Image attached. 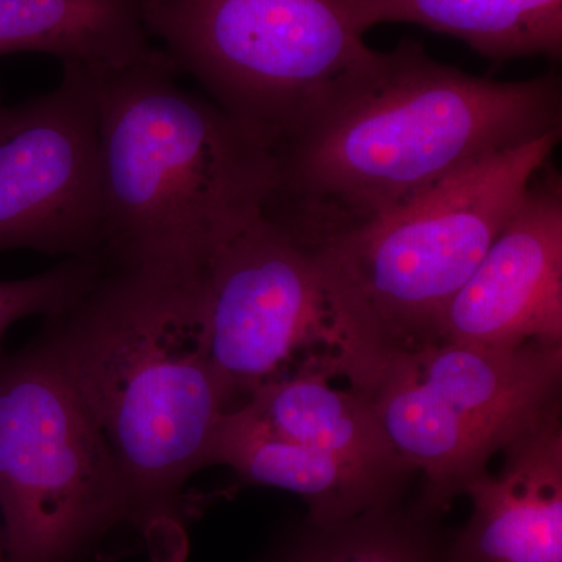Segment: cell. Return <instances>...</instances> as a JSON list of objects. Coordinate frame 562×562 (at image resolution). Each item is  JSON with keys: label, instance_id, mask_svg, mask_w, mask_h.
<instances>
[{"label": "cell", "instance_id": "obj_4", "mask_svg": "<svg viewBox=\"0 0 562 562\" xmlns=\"http://www.w3.org/2000/svg\"><path fill=\"white\" fill-rule=\"evenodd\" d=\"M561 135L472 162L316 250L339 375L350 387L368 392L392 358L439 342L454 295L519 209Z\"/></svg>", "mask_w": 562, "mask_h": 562}, {"label": "cell", "instance_id": "obj_9", "mask_svg": "<svg viewBox=\"0 0 562 562\" xmlns=\"http://www.w3.org/2000/svg\"><path fill=\"white\" fill-rule=\"evenodd\" d=\"M203 325L228 412L301 369H327L341 379L316 251L265 213L203 268Z\"/></svg>", "mask_w": 562, "mask_h": 562}, {"label": "cell", "instance_id": "obj_8", "mask_svg": "<svg viewBox=\"0 0 562 562\" xmlns=\"http://www.w3.org/2000/svg\"><path fill=\"white\" fill-rule=\"evenodd\" d=\"M335 379L306 368L251 392L222 417L209 465L299 495L316 522L405 501L416 472L395 452L368 395L333 386Z\"/></svg>", "mask_w": 562, "mask_h": 562}, {"label": "cell", "instance_id": "obj_17", "mask_svg": "<svg viewBox=\"0 0 562 562\" xmlns=\"http://www.w3.org/2000/svg\"><path fill=\"white\" fill-rule=\"evenodd\" d=\"M0 562H5V549H3L2 525H0Z\"/></svg>", "mask_w": 562, "mask_h": 562}, {"label": "cell", "instance_id": "obj_10", "mask_svg": "<svg viewBox=\"0 0 562 562\" xmlns=\"http://www.w3.org/2000/svg\"><path fill=\"white\" fill-rule=\"evenodd\" d=\"M10 250L102 255L94 74L79 63H63L54 90L0 110V254Z\"/></svg>", "mask_w": 562, "mask_h": 562}, {"label": "cell", "instance_id": "obj_5", "mask_svg": "<svg viewBox=\"0 0 562 562\" xmlns=\"http://www.w3.org/2000/svg\"><path fill=\"white\" fill-rule=\"evenodd\" d=\"M173 70L273 147L371 54L353 0H143Z\"/></svg>", "mask_w": 562, "mask_h": 562}, {"label": "cell", "instance_id": "obj_7", "mask_svg": "<svg viewBox=\"0 0 562 562\" xmlns=\"http://www.w3.org/2000/svg\"><path fill=\"white\" fill-rule=\"evenodd\" d=\"M561 387L562 344L436 342L392 358L366 395L395 452L424 476L422 505L446 514L494 454L561 405Z\"/></svg>", "mask_w": 562, "mask_h": 562}, {"label": "cell", "instance_id": "obj_13", "mask_svg": "<svg viewBox=\"0 0 562 562\" xmlns=\"http://www.w3.org/2000/svg\"><path fill=\"white\" fill-rule=\"evenodd\" d=\"M54 55L92 70L154 60L143 0H0V57Z\"/></svg>", "mask_w": 562, "mask_h": 562}, {"label": "cell", "instance_id": "obj_6", "mask_svg": "<svg viewBox=\"0 0 562 562\" xmlns=\"http://www.w3.org/2000/svg\"><path fill=\"white\" fill-rule=\"evenodd\" d=\"M5 562H85L128 525L121 473L46 344L0 351Z\"/></svg>", "mask_w": 562, "mask_h": 562}, {"label": "cell", "instance_id": "obj_1", "mask_svg": "<svg viewBox=\"0 0 562 562\" xmlns=\"http://www.w3.org/2000/svg\"><path fill=\"white\" fill-rule=\"evenodd\" d=\"M558 131L557 72L483 79L403 40L342 74L273 147L276 180L262 213L321 250L465 166Z\"/></svg>", "mask_w": 562, "mask_h": 562}, {"label": "cell", "instance_id": "obj_16", "mask_svg": "<svg viewBox=\"0 0 562 562\" xmlns=\"http://www.w3.org/2000/svg\"><path fill=\"white\" fill-rule=\"evenodd\" d=\"M103 266L105 258L101 255L69 258L27 279L0 281V347L16 322L32 316H52L70 305L88 290Z\"/></svg>", "mask_w": 562, "mask_h": 562}, {"label": "cell", "instance_id": "obj_3", "mask_svg": "<svg viewBox=\"0 0 562 562\" xmlns=\"http://www.w3.org/2000/svg\"><path fill=\"white\" fill-rule=\"evenodd\" d=\"M92 74L103 258L203 271L265 211L276 180L271 147L179 87L165 54Z\"/></svg>", "mask_w": 562, "mask_h": 562}, {"label": "cell", "instance_id": "obj_15", "mask_svg": "<svg viewBox=\"0 0 562 562\" xmlns=\"http://www.w3.org/2000/svg\"><path fill=\"white\" fill-rule=\"evenodd\" d=\"M362 32L406 22L464 41L492 63L562 54V0H353Z\"/></svg>", "mask_w": 562, "mask_h": 562}, {"label": "cell", "instance_id": "obj_12", "mask_svg": "<svg viewBox=\"0 0 562 562\" xmlns=\"http://www.w3.org/2000/svg\"><path fill=\"white\" fill-rule=\"evenodd\" d=\"M562 408L513 439L497 475L468 484V522L452 536V562H562Z\"/></svg>", "mask_w": 562, "mask_h": 562}, {"label": "cell", "instance_id": "obj_2", "mask_svg": "<svg viewBox=\"0 0 562 562\" xmlns=\"http://www.w3.org/2000/svg\"><path fill=\"white\" fill-rule=\"evenodd\" d=\"M40 339L121 473L128 525L183 536V491L209 465L228 398L211 364L203 271L105 260L88 290L44 317Z\"/></svg>", "mask_w": 562, "mask_h": 562}, {"label": "cell", "instance_id": "obj_11", "mask_svg": "<svg viewBox=\"0 0 562 562\" xmlns=\"http://www.w3.org/2000/svg\"><path fill=\"white\" fill-rule=\"evenodd\" d=\"M439 342L562 344V179L550 161L454 295Z\"/></svg>", "mask_w": 562, "mask_h": 562}, {"label": "cell", "instance_id": "obj_14", "mask_svg": "<svg viewBox=\"0 0 562 562\" xmlns=\"http://www.w3.org/2000/svg\"><path fill=\"white\" fill-rule=\"evenodd\" d=\"M443 516L402 501L333 522L284 525L254 562H452L453 530Z\"/></svg>", "mask_w": 562, "mask_h": 562}, {"label": "cell", "instance_id": "obj_18", "mask_svg": "<svg viewBox=\"0 0 562 562\" xmlns=\"http://www.w3.org/2000/svg\"><path fill=\"white\" fill-rule=\"evenodd\" d=\"M2 106H3V105H2V102H0V110H2Z\"/></svg>", "mask_w": 562, "mask_h": 562}]
</instances>
